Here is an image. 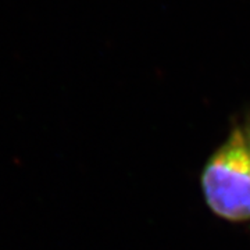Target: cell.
I'll return each instance as SVG.
<instances>
[{"mask_svg":"<svg viewBox=\"0 0 250 250\" xmlns=\"http://www.w3.org/2000/svg\"><path fill=\"white\" fill-rule=\"evenodd\" d=\"M202 188L215 214L231 221L250 220V147L241 129H233L206 164Z\"/></svg>","mask_w":250,"mask_h":250,"instance_id":"cell-1","label":"cell"},{"mask_svg":"<svg viewBox=\"0 0 250 250\" xmlns=\"http://www.w3.org/2000/svg\"><path fill=\"white\" fill-rule=\"evenodd\" d=\"M248 143H249V147H250V129H249V135H248Z\"/></svg>","mask_w":250,"mask_h":250,"instance_id":"cell-2","label":"cell"}]
</instances>
